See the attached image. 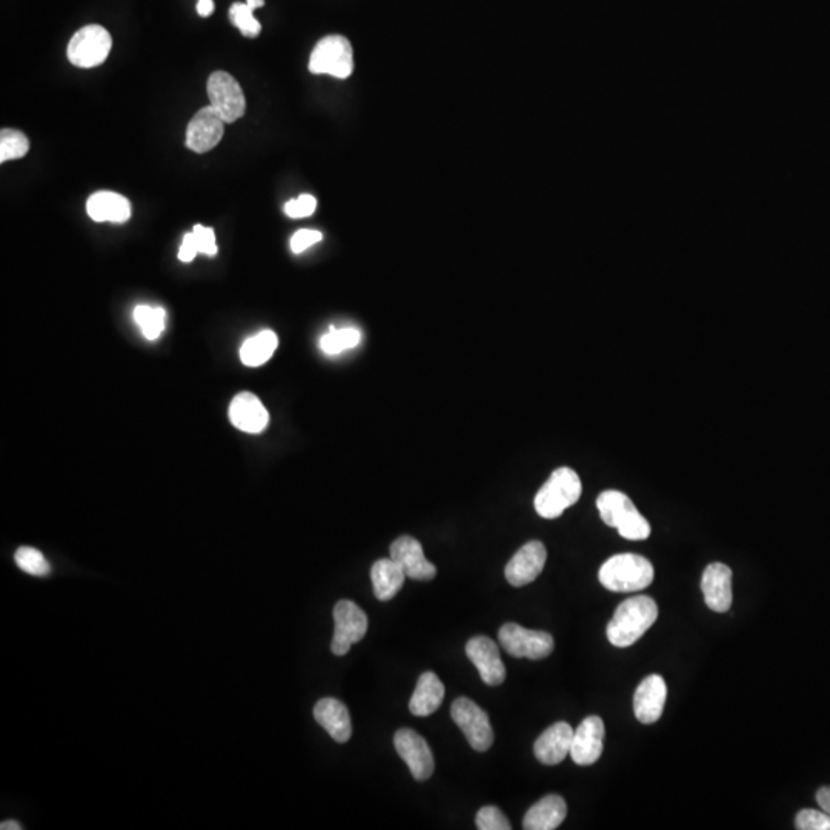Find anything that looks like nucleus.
I'll return each instance as SVG.
<instances>
[{"label":"nucleus","mask_w":830,"mask_h":830,"mask_svg":"<svg viewBox=\"0 0 830 830\" xmlns=\"http://www.w3.org/2000/svg\"><path fill=\"white\" fill-rule=\"evenodd\" d=\"M658 617V606L654 598L637 595L628 598L618 606L609 621L606 635L615 648H629L651 629Z\"/></svg>","instance_id":"f257e3e1"},{"label":"nucleus","mask_w":830,"mask_h":830,"mask_svg":"<svg viewBox=\"0 0 830 830\" xmlns=\"http://www.w3.org/2000/svg\"><path fill=\"white\" fill-rule=\"evenodd\" d=\"M600 517L609 528H615L626 540H646L651 535V525L638 512L631 498L623 492L609 489L597 498Z\"/></svg>","instance_id":"f03ea898"},{"label":"nucleus","mask_w":830,"mask_h":830,"mask_svg":"<svg viewBox=\"0 0 830 830\" xmlns=\"http://www.w3.org/2000/svg\"><path fill=\"white\" fill-rule=\"evenodd\" d=\"M598 580L612 592L643 591L654 581V566L641 555L618 554L603 563Z\"/></svg>","instance_id":"7ed1b4c3"},{"label":"nucleus","mask_w":830,"mask_h":830,"mask_svg":"<svg viewBox=\"0 0 830 830\" xmlns=\"http://www.w3.org/2000/svg\"><path fill=\"white\" fill-rule=\"evenodd\" d=\"M580 477L571 468H558L552 472L548 482L540 488L534 498L535 511L540 517L558 518L566 509L574 506L580 500Z\"/></svg>","instance_id":"20e7f679"},{"label":"nucleus","mask_w":830,"mask_h":830,"mask_svg":"<svg viewBox=\"0 0 830 830\" xmlns=\"http://www.w3.org/2000/svg\"><path fill=\"white\" fill-rule=\"evenodd\" d=\"M309 71L348 79L354 71V54L349 40L337 34L320 40L309 57Z\"/></svg>","instance_id":"39448f33"},{"label":"nucleus","mask_w":830,"mask_h":830,"mask_svg":"<svg viewBox=\"0 0 830 830\" xmlns=\"http://www.w3.org/2000/svg\"><path fill=\"white\" fill-rule=\"evenodd\" d=\"M113 39L100 25L80 28L68 44V59L74 67L94 68L102 65L110 56Z\"/></svg>","instance_id":"423d86ee"},{"label":"nucleus","mask_w":830,"mask_h":830,"mask_svg":"<svg viewBox=\"0 0 830 830\" xmlns=\"http://www.w3.org/2000/svg\"><path fill=\"white\" fill-rule=\"evenodd\" d=\"M502 648L511 657L543 660L554 651V638L543 631H531L515 623H506L498 631Z\"/></svg>","instance_id":"0eeeda50"},{"label":"nucleus","mask_w":830,"mask_h":830,"mask_svg":"<svg viewBox=\"0 0 830 830\" xmlns=\"http://www.w3.org/2000/svg\"><path fill=\"white\" fill-rule=\"evenodd\" d=\"M452 720L462 729L469 746L477 752H486L494 743V731L489 723L488 714L479 704L462 697L452 703Z\"/></svg>","instance_id":"6e6552de"},{"label":"nucleus","mask_w":830,"mask_h":830,"mask_svg":"<svg viewBox=\"0 0 830 830\" xmlns=\"http://www.w3.org/2000/svg\"><path fill=\"white\" fill-rule=\"evenodd\" d=\"M334 637L331 651L337 657L348 654L352 645H356L368 632V615L354 601L342 600L334 608Z\"/></svg>","instance_id":"1a4fd4ad"},{"label":"nucleus","mask_w":830,"mask_h":830,"mask_svg":"<svg viewBox=\"0 0 830 830\" xmlns=\"http://www.w3.org/2000/svg\"><path fill=\"white\" fill-rule=\"evenodd\" d=\"M206 90L211 107L216 108L225 123H233L243 117L246 111L245 94L231 74L226 71L211 74Z\"/></svg>","instance_id":"9d476101"},{"label":"nucleus","mask_w":830,"mask_h":830,"mask_svg":"<svg viewBox=\"0 0 830 830\" xmlns=\"http://www.w3.org/2000/svg\"><path fill=\"white\" fill-rule=\"evenodd\" d=\"M397 754L408 764L412 777L417 781H426L434 774V755L422 735L412 729H400L394 735Z\"/></svg>","instance_id":"9b49d317"},{"label":"nucleus","mask_w":830,"mask_h":830,"mask_svg":"<svg viewBox=\"0 0 830 830\" xmlns=\"http://www.w3.org/2000/svg\"><path fill=\"white\" fill-rule=\"evenodd\" d=\"M546 558H548V551L542 542L532 540L526 543L518 549L517 554L506 565L505 577L509 585L522 588L537 580L538 575L542 574L545 568Z\"/></svg>","instance_id":"f8f14e48"},{"label":"nucleus","mask_w":830,"mask_h":830,"mask_svg":"<svg viewBox=\"0 0 830 830\" xmlns=\"http://www.w3.org/2000/svg\"><path fill=\"white\" fill-rule=\"evenodd\" d=\"M225 133V120L214 107H205L191 119L186 130V147L194 153H208L219 145Z\"/></svg>","instance_id":"ddd939ff"},{"label":"nucleus","mask_w":830,"mask_h":830,"mask_svg":"<svg viewBox=\"0 0 830 830\" xmlns=\"http://www.w3.org/2000/svg\"><path fill=\"white\" fill-rule=\"evenodd\" d=\"M466 655L488 686H500L505 681V664L500 649L491 638L483 635L471 638L466 645Z\"/></svg>","instance_id":"4468645a"},{"label":"nucleus","mask_w":830,"mask_h":830,"mask_svg":"<svg viewBox=\"0 0 830 830\" xmlns=\"http://www.w3.org/2000/svg\"><path fill=\"white\" fill-rule=\"evenodd\" d=\"M605 723L597 715L581 721L572 740L571 757L578 766H591L603 754Z\"/></svg>","instance_id":"2eb2a0df"},{"label":"nucleus","mask_w":830,"mask_h":830,"mask_svg":"<svg viewBox=\"0 0 830 830\" xmlns=\"http://www.w3.org/2000/svg\"><path fill=\"white\" fill-rule=\"evenodd\" d=\"M389 552H391L389 557L399 563L406 577L428 581L437 575V568L425 557L423 546L414 537L403 535L397 538L396 542L392 543Z\"/></svg>","instance_id":"dca6fc26"},{"label":"nucleus","mask_w":830,"mask_h":830,"mask_svg":"<svg viewBox=\"0 0 830 830\" xmlns=\"http://www.w3.org/2000/svg\"><path fill=\"white\" fill-rule=\"evenodd\" d=\"M668 697V686L661 675H649L638 684L634 695L635 717L640 723L654 724L660 720Z\"/></svg>","instance_id":"f3484780"},{"label":"nucleus","mask_w":830,"mask_h":830,"mask_svg":"<svg viewBox=\"0 0 830 830\" xmlns=\"http://www.w3.org/2000/svg\"><path fill=\"white\" fill-rule=\"evenodd\" d=\"M704 601L709 609L718 614L728 612L732 606V571L723 563H711L704 569L701 580Z\"/></svg>","instance_id":"a211bd4d"},{"label":"nucleus","mask_w":830,"mask_h":830,"mask_svg":"<svg viewBox=\"0 0 830 830\" xmlns=\"http://www.w3.org/2000/svg\"><path fill=\"white\" fill-rule=\"evenodd\" d=\"M572 740H574V729L565 721H558L549 726L535 741V757L546 766L560 764L571 754Z\"/></svg>","instance_id":"6ab92c4d"},{"label":"nucleus","mask_w":830,"mask_h":830,"mask_svg":"<svg viewBox=\"0 0 830 830\" xmlns=\"http://www.w3.org/2000/svg\"><path fill=\"white\" fill-rule=\"evenodd\" d=\"M231 423L239 431L260 434L269 423L268 409L251 392H240L230 405Z\"/></svg>","instance_id":"aec40b11"},{"label":"nucleus","mask_w":830,"mask_h":830,"mask_svg":"<svg viewBox=\"0 0 830 830\" xmlns=\"http://www.w3.org/2000/svg\"><path fill=\"white\" fill-rule=\"evenodd\" d=\"M314 718L337 743H346L351 738V715L342 701L322 698L314 708Z\"/></svg>","instance_id":"412c9836"},{"label":"nucleus","mask_w":830,"mask_h":830,"mask_svg":"<svg viewBox=\"0 0 830 830\" xmlns=\"http://www.w3.org/2000/svg\"><path fill=\"white\" fill-rule=\"evenodd\" d=\"M568 814L566 801L560 795H546L526 812L523 829L554 830L565 821Z\"/></svg>","instance_id":"4be33fe9"},{"label":"nucleus","mask_w":830,"mask_h":830,"mask_svg":"<svg viewBox=\"0 0 830 830\" xmlns=\"http://www.w3.org/2000/svg\"><path fill=\"white\" fill-rule=\"evenodd\" d=\"M445 686L434 672L420 675L414 694L409 701V711L415 717H429L442 706Z\"/></svg>","instance_id":"5701e85b"},{"label":"nucleus","mask_w":830,"mask_h":830,"mask_svg":"<svg viewBox=\"0 0 830 830\" xmlns=\"http://www.w3.org/2000/svg\"><path fill=\"white\" fill-rule=\"evenodd\" d=\"M87 213L94 222L125 223L131 217V203L120 194L99 191L88 199Z\"/></svg>","instance_id":"b1692460"},{"label":"nucleus","mask_w":830,"mask_h":830,"mask_svg":"<svg viewBox=\"0 0 830 830\" xmlns=\"http://www.w3.org/2000/svg\"><path fill=\"white\" fill-rule=\"evenodd\" d=\"M371 580L377 600L389 601L396 597L405 585L406 574L399 563L394 562L391 557L382 558L372 566Z\"/></svg>","instance_id":"393cba45"},{"label":"nucleus","mask_w":830,"mask_h":830,"mask_svg":"<svg viewBox=\"0 0 830 830\" xmlns=\"http://www.w3.org/2000/svg\"><path fill=\"white\" fill-rule=\"evenodd\" d=\"M277 346H279V337H277L276 332L265 329L256 336L245 340L242 348H240V360H242L243 365L249 366V368H257V366H262L263 363L268 362L273 357Z\"/></svg>","instance_id":"a878e982"},{"label":"nucleus","mask_w":830,"mask_h":830,"mask_svg":"<svg viewBox=\"0 0 830 830\" xmlns=\"http://www.w3.org/2000/svg\"><path fill=\"white\" fill-rule=\"evenodd\" d=\"M362 340V332L352 326L345 328H331L325 336L320 339V349L328 356H337L343 351L356 348Z\"/></svg>","instance_id":"bb28decb"},{"label":"nucleus","mask_w":830,"mask_h":830,"mask_svg":"<svg viewBox=\"0 0 830 830\" xmlns=\"http://www.w3.org/2000/svg\"><path fill=\"white\" fill-rule=\"evenodd\" d=\"M134 320H136L145 339L157 340L165 329L166 313L163 308L139 305L134 309Z\"/></svg>","instance_id":"cd10ccee"},{"label":"nucleus","mask_w":830,"mask_h":830,"mask_svg":"<svg viewBox=\"0 0 830 830\" xmlns=\"http://www.w3.org/2000/svg\"><path fill=\"white\" fill-rule=\"evenodd\" d=\"M30 150V140L16 130H2L0 133V162L22 159Z\"/></svg>","instance_id":"c85d7f7f"},{"label":"nucleus","mask_w":830,"mask_h":830,"mask_svg":"<svg viewBox=\"0 0 830 830\" xmlns=\"http://www.w3.org/2000/svg\"><path fill=\"white\" fill-rule=\"evenodd\" d=\"M14 560L22 571L34 575V577H47L51 572L50 563H48L44 554L37 551V549L30 548V546H22V548L17 549Z\"/></svg>","instance_id":"c756f323"},{"label":"nucleus","mask_w":830,"mask_h":830,"mask_svg":"<svg viewBox=\"0 0 830 830\" xmlns=\"http://www.w3.org/2000/svg\"><path fill=\"white\" fill-rule=\"evenodd\" d=\"M230 19L245 37H257L262 31V25L254 17V11L246 4H234L230 10Z\"/></svg>","instance_id":"7c9ffc66"},{"label":"nucleus","mask_w":830,"mask_h":830,"mask_svg":"<svg viewBox=\"0 0 830 830\" xmlns=\"http://www.w3.org/2000/svg\"><path fill=\"white\" fill-rule=\"evenodd\" d=\"M475 824L480 830H511V823L498 807L485 806L480 809Z\"/></svg>","instance_id":"2f4dec72"},{"label":"nucleus","mask_w":830,"mask_h":830,"mask_svg":"<svg viewBox=\"0 0 830 830\" xmlns=\"http://www.w3.org/2000/svg\"><path fill=\"white\" fill-rule=\"evenodd\" d=\"M795 826L800 830H830V815L824 811L804 809L798 812Z\"/></svg>","instance_id":"473e14b6"},{"label":"nucleus","mask_w":830,"mask_h":830,"mask_svg":"<svg viewBox=\"0 0 830 830\" xmlns=\"http://www.w3.org/2000/svg\"><path fill=\"white\" fill-rule=\"evenodd\" d=\"M317 210L316 197L311 194H302L297 199L289 200L285 205L286 216L291 219H303V217L313 216Z\"/></svg>","instance_id":"72a5a7b5"},{"label":"nucleus","mask_w":830,"mask_h":830,"mask_svg":"<svg viewBox=\"0 0 830 830\" xmlns=\"http://www.w3.org/2000/svg\"><path fill=\"white\" fill-rule=\"evenodd\" d=\"M193 233L194 237H196L197 245H199L200 253L210 257L216 256L219 248H217L216 233H214L213 228L196 225L194 226Z\"/></svg>","instance_id":"f704fd0d"},{"label":"nucleus","mask_w":830,"mask_h":830,"mask_svg":"<svg viewBox=\"0 0 830 830\" xmlns=\"http://www.w3.org/2000/svg\"><path fill=\"white\" fill-rule=\"evenodd\" d=\"M323 239L322 233L316 230H300L291 237V251L294 254H302L306 249L319 243Z\"/></svg>","instance_id":"c9c22d12"},{"label":"nucleus","mask_w":830,"mask_h":830,"mask_svg":"<svg viewBox=\"0 0 830 830\" xmlns=\"http://www.w3.org/2000/svg\"><path fill=\"white\" fill-rule=\"evenodd\" d=\"M199 245H197L196 237H194L193 231L191 233L185 234L183 237L182 246L179 249V260L183 263H190L196 259L197 254H199Z\"/></svg>","instance_id":"e433bc0d"},{"label":"nucleus","mask_w":830,"mask_h":830,"mask_svg":"<svg viewBox=\"0 0 830 830\" xmlns=\"http://www.w3.org/2000/svg\"><path fill=\"white\" fill-rule=\"evenodd\" d=\"M817 803L820 804L821 811L830 815V787H821L817 792Z\"/></svg>","instance_id":"4c0bfd02"},{"label":"nucleus","mask_w":830,"mask_h":830,"mask_svg":"<svg viewBox=\"0 0 830 830\" xmlns=\"http://www.w3.org/2000/svg\"><path fill=\"white\" fill-rule=\"evenodd\" d=\"M197 13L199 16L208 17L214 13V2L213 0H199L197 2Z\"/></svg>","instance_id":"58836bf2"},{"label":"nucleus","mask_w":830,"mask_h":830,"mask_svg":"<svg viewBox=\"0 0 830 830\" xmlns=\"http://www.w3.org/2000/svg\"><path fill=\"white\" fill-rule=\"evenodd\" d=\"M0 829L2 830H22V826L17 821H4V823L0 824Z\"/></svg>","instance_id":"ea45409f"},{"label":"nucleus","mask_w":830,"mask_h":830,"mask_svg":"<svg viewBox=\"0 0 830 830\" xmlns=\"http://www.w3.org/2000/svg\"><path fill=\"white\" fill-rule=\"evenodd\" d=\"M246 5L254 11L257 8H262L265 5V0H246Z\"/></svg>","instance_id":"a19ab883"}]
</instances>
